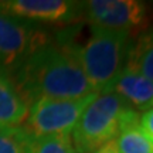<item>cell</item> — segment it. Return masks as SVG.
Instances as JSON below:
<instances>
[{
  "label": "cell",
  "mask_w": 153,
  "mask_h": 153,
  "mask_svg": "<svg viewBox=\"0 0 153 153\" xmlns=\"http://www.w3.org/2000/svg\"><path fill=\"white\" fill-rule=\"evenodd\" d=\"M10 74L30 105L40 98L79 99L97 94L79 65L75 44L47 43Z\"/></svg>",
  "instance_id": "6da1fadb"
},
{
  "label": "cell",
  "mask_w": 153,
  "mask_h": 153,
  "mask_svg": "<svg viewBox=\"0 0 153 153\" xmlns=\"http://www.w3.org/2000/svg\"><path fill=\"white\" fill-rule=\"evenodd\" d=\"M132 37L126 31L91 27L85 45H75V54L94 92H106L123 70Z\"/></svg>",
  "instance_id": "7a4b0ae2"
},
{
  "label": "cell",
  "mask_w": 153,
  "mask_h": 153,
  "mask_svg": "<svg viewBox=\"0 0 153 153\" xmlns=\"http://www.w3.org/2000/svg\"><path fill=\"white\" fill-rule=\"evenodd\" d=\"M131 106L119 95L102 92L88 105L71 132L76 153H91L118 136L122 116Z\"/></svg>",
  "instance_id": "3957f363"
},
{
  "label": "cell",
  "mask_w": 153,
  "mask_h": 153,
  "mask_svg": "<svg viewBox=\"0 0 153 153\" xmlns=\"http://www.w3.org/2000/svg\"><path fill=\"white\" fill-rule=\"evenodd\" d=\"M97 97L98 94H91L79 99H36L30 105L27 119L23 126L34 137L71 135L82 112Z\"/></svg>",
  "instance_id": "277c9868"
},
{
  "label": "cell",
  "mask_w": 153,
  "mask_h": 153,
  "mask_svg": "<svg viewBox=\"0 0 153 153\" xmlns=\"http://www.w3.org/2000/svg\"><path fill=\"white\" fill-rule=\"evenodd\" d=\"M84 17L91 27L126 31L131 37L143 34L150 23L148 4L139 0L85 1Z\"/></svg>",
  "instance_id": "5b68a950"
},
{
  "label": "cell",
  "mask_w": 153,
  "mask_h": 153,
  "mask_svg": "<svg viewBox=\"0 0 153 153\" xmlns=\"http://www.w3.org/2000/svg\"><path fill=\"white\" fill-rule=\"evenodd\" d=\"M47 43V34L36 23L0 11V70L13 72Z\"/></svg>",
  "instance_id": "8992f818"
},
{
  "label": "cell",
  "mask_w": 153,
  "mask_h": 153,
  "mask_svg": "<svg viewBox=\"0 0 153 153\" xmlns=\"http://www.w3.org/2000/svg\"><path fill=\"white\" fill-rule=\"evenodd\" d=\"M84 1L72 0H7L0 1V11L28 22L67 24L84 17Z\"/></svg>",
  "instance_id": "52a82bcc"
},
{
  "label": "cell",
  "mask_w": 153,
  "mask_h": 153,
  "mask_svg": "<svg viewBox=\"0 0 153 153\" xmlns=\"http://www.w3.org/2000/svg\"><path fill=\"white\" fill-rule=\"evenodd\" d=\"M106 92L119 95L131 108L148 111L153 99V81L125 65Z\"/></svg>",
  "instance_id": "ba28073f"
},
{
  "label": "cell",
  "mask_w": 153,
  "mask_h": 153,
  "mask_svg": "<svg viewBox=\"0 0 153 153\" xmlns=\"http://www.w3.org/2000/svg\"><path fill=\"white\" fill-rule=\"evenodd\" d=\"M30 104L10 72L0 70V125L20 126L27 119Z\"/></svg>",
  "instance_id": "9c48e42d"
},
{
  "label": "cell",
  "mask_w": 153,
  "mask_h": 153,
  "mask_svg": "<svg viewBox=\"0 0 153 153\" xmlns=\"http://www.w3.org/2000/svg\"><path fill=\"white\" fill-rule=\"evenodd\" d=\"M140 114L135 109H126L122 116L120 129L115 143L120 153H153V140L139 125Z\"/></svg>",
  "instance_id": "30bf717a"
},
{
  "label": "cell",
  "mask_w": 153,
  "mask_h": 153,
  "mask_svg": "<svg viewBox=\"0 0 153 153\" xmlns=\"http://www.w3.org/2000/svg\"><path fill=\"white\" fill-rule=\"evenodd\" d=\"M125 65L153 81V28L131 41Z\"/></svg>",
  "instance_id": "8fae6325"
},
{
  "label": "cell",
  "mask_w": 153,
  "mask_h": 153,
  "mask_svg": "<svg viewBox=\"0 0 153 153\" xmlns=\"http://www.w3.org/2000/svg\"><path fill=\"white\" fill-rule=\"evenodd\" d=\"M33 136L24 126L0 125V153H30Z\"/></svg>",
  "instance_id": "7c38bea8"
},
{
  "label": "cell",
  "mask_w": 153,
  "mask_h": 153,
  "mask_svg": "<svg viewBox=\"0 0 153 153\" xmlns=\"http://www.w3.org/2000/svg\"><path fill=\"white\" fill-rule=\"evenodd\" d=\"M30 153H76L70 135L33 136Z\"/></svg>",
  "instance_id": "4fadbf2b"
},
{
  "label": "cell",
  "mask_w": 153,
  "mask_h": 153,
  "mask_svg": "<svg viewBox=\"0 0 153 153\" xmlns=\"http://www.w3.org/2000/svg\"><path fill=\"white\" fill-rule=\"evenodd\" d=\"M139 125H140V128L148 133L149 136L152 137V140H153V108L148 109L145 114H140Z\"/></svg>",
  "instance_id": "5bb4252c"
},
{
  "label": "cell",
  "mask_w": 153,
  "mask_h": 153,
  "mask_svg": "<svg viewBox=\"0 0 153 153\" xmlns=\"http://www.w3.org/2000/svg\"><path fill=\"white\" fill-rule=\"evenodd\" d=\"M91 153H120V152H119V149H118L116 143H115V139H114V140H109V142H106L105 145L99 146L98 149H95V150Z\"/></svg>",
  "instance_id": "9a60e30c"
},
{
  "label": "cell",
  "mask_w": 153,
  "mask_h": 153,
  "mask_svg": "<svg viewBox=\"0 0 153 153\" xmlns=\"http://www.w3.org/2000/svg\"><path fill=\"white\" fill-rule=\"evenodd\" d=\"M150 108H153V99H152V102H150V105H149V109H150Z\"/></svg>",
  "instance_id": "2e32d148"
}]
</instances>
